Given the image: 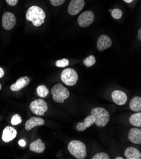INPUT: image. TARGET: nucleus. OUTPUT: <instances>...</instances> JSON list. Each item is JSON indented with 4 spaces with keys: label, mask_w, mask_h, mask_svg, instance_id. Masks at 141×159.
Segmentation results:
<instances>
[{
    "label": "nucleus",
    "mask_w": 141,
    "mask_h": 159,
    "mask_svg": "<svg viewBox=\"0 0 141 159\" xmlns=\"http://www.w3.org/2000/svg\"><path fill=\"white\" fill-rule=\"evenodd\" d=\"M96 58L93 55H90L86 58L84 60V64L87 67H90L93 66L96 63Z\"/></svg>",
    "instance_id": "obj_22"
},
{
    "label": "nucleus",
    "mask_w": 141,
    "mask_h": 159,
    "mask_svg": "<svg viewBox=\"0 0 141 159\" xmlns=\"http://www.w3.org/2000/svg\"><path fill=\"white\" fill-rule=\"evenodd\" d=\"M84 5V0H72L68 7V12L71 15H76L82 10Z\"/></svg>",
    "instance_id": "obj_9"
},
{
    "label": "nucleus",
    "mask_w": 141,
    "mask_h": 159,
    "mask_svg": "<svg viewBox=\"0 0 141 159\" xmlns=\"http://www.w3.org/2000/svg\"><path fill=\"white\" fill-rule=\"evenodd\" d=\"M95 14L92 11H86L78 18V24L81 27H87L92 24L95 20Z\"/></svg>",
    "instance_id": "obj_7"
},
{
    "label": "nucleus",
    "mask_w": 141,
    "mask_h": 159,
    "mask_svg": "<svg viewBox=\"0 0 141 159\" xmlns=\"http://www.w3.org/2000/svg\"><path fill=\"white\" fill-rule=\"evenodd\" d=\"M95 116L91 114V115L87 116L84 119L83 124L85 126V128L87 129V128H89V127H90L93 124H95Z\"/></svg>",
    "instance_id": "obj_21"
},
{
    "label": "nucleus",
    "mask_w": 141,
    "mask_h": 159,
    "mask_svg": "<svg viewBox=\"0 0 141 159\" xmlns=\"http://www.w3.org/2000/svg\"><path fill=\"white\" fill-rule=\"evenodd\" d=\"M76 128H77V129L78 131H83L86 129V128H85V126H84L83 122H79V124L77 125Z\"/></svg>",
    "instance_id": "obj_28"
},
{
    "label": "nucleus",
    "mask_w": 141,
    "mask_h": 159,
    "mask_svg": "<svg viewBox=\"0 0 141 159\" xmlns=\"http://www.w3.org/2000/svg\"><path fill=\"white\" fill-rule=\"evenodd\" d=\"M112 16L115 19H120L121 18L123 15V12L120 9L115 8L112 10Z\"/></svg>",
    "instance_id": "obj_24"
},
{
    "label": "nucleus",
    "mask_w": 141,
    "mask_h": 159,
    "mask_svg": "<svg viewBox=\"0 0 141 159\" xmlns=\"http://www.w3.org/2000/svg\"><path fill=\"white\" fill-rule=\"evenodd\" d=\"M19 145L22 147H25L26 145V143L25 141L24 140V139H20L19 141Z\"/></svg>",
    "instance_id": "obj_30"
},
{
    "label": "nucleus",
    "mask_w": 141,
    "mask_h": 159,
    "mask_svg": "<svg viewBox=\"0 0 141 159\" xmlns=\"http://www.w3.org/2000/svg\"><path fill=\"white\" fill-rule=\"evenodd\" d=\"M123 1L125 2H126V3H132L134 0H123Z\"/></svg>",
    "instance_id": "obj_33"
},
{
    "label": "nucleus",
    "mask_w": 141,
    "mask_h": 159,
    "mask_svg": "<svg viewBox=\"0 0 141 159\" xmlns=\"http://www.w3.org/2000/svg\"><path fill=\"white\" fill-rule=\"evenodd\" d=\"M17 132L12 127L7 126L4 129L2 134V139L5 143H8L16 138Z\"/></svg>",
    "instance_id": "obj_12"
},
{
    "label": "nucleus",
    "mask_w": 141,
    "mask_h": 159,
    "mask_svg": "<svg viewBox=\"0 0 141 159\" xmlns=\"http://www.w3.org/2000/svg\"><path fill=\"white\" fill-rule=\"evenodd\" d=\"M2 89V85H1V84H0V90Z\"/></svg>",
    "instance_id": "obj_35"
},
{
    "label": "nucleus",
    "mask_w": 141,
    "mask_h": 159,
    "mask_svg": "<svg viewBox=\"0 0 141 159\" xmlns=\"http://www.w3.org/2000/svg\"><path fill=\"white\" fill-rule=\"evenodd\" d=\"M55 65L58 67H67L69 65V61L67 58H64V59H61L58 60L56 61Z\"/></svg>",
    "instance_id": "obj_23"
},
{
    "label": "nucleus",
    "mask_w": 141,
    "mask_h": 159,
    "mask_svg": "<svg viewBox=\"0 0 141 159\" xmlns=\"http://www.w3.org/2000/svg\"><path fill=\"white\" fill-rule=\"evenodd\" d=\"M129 121L134 126L140 128L141 126V113L139 112L131 116L129 119Z\"/></svg>",
    "instance_id": "obj_19"
},
{
    "label": "nucleus",
    "mask_w": 141,
    "mask_h": 159,
    "mask_svg": "<svg viewBox=\"0 0 141 159\" xmlns=\"http://www.w3.org/2000/svg\"><path fill=\"white\" fill-rule=\"evenodd\" d=\"M16 17L13 13L7 11L5 12L2 18V25L6 30H11L16 24Z\"/></svg>",
    "instance_id": "obj_8"
},
{
    "label": "nucleus",
    "mask_w": 141,
    "mask_h": 159,
    "mask_svg": "<svg viewBox=\"0 0 141 159\" xmlns=\"http://www.w3.org/2000/svg\"><path fill=\"white\" fill-rule=\"evenodd\" d=\"M79 79L77 72L72 69L67 68L63 70L61 74V79L62 82L67 86H74Z\"/></svg>",
    "instance_id": "obj_5"
},
{
    "label": "nucleus",
    "mask_w": 141,
    "mask_h": 159,
    "mask_svg": "<svg viewBox=\"0 0 141 159\" xmlns=\"http://www.w3.org/2000/svg\"><path fill=\"white\" fill-rule=\"evenodd\" d=\"M69 152L78 159H84L87 155L86 147L84 143L78 140L71 141L68 146Z\"/></svg>",
    "instance_id": "obj_2"
},
{
    "label": "nucleus",
    "mask_w": 141,
    "mask_h": 159,
    "mask_svg": "<svg viewBox=\"0 0 141 159\" xmlns=\"http://www.w3.org/2000/svg\"><path fill=\"white\" fill-rule=\"evenodd\" d=\"M6 2L10 6H15L17 4L19 0H6Z\"/></svg>",
    "instance_id": "obj_29"
},
{
    "label": "nucleus",
    "mask_w": 141,
    "mask_h": 159,
    "mask_svg": "<svg viewBox=\"0 0 141 159\" xmlns=\"http://www.w3.org/2000/svg\"><path fill=\"white\" fill-rule=\"evenodd\" d=\"M48 105L46 102L42 99H37L31 102L30 109L34 114L38 116H42L48 110Z\"/></svg>",
    "instance_id": "obj_6"
},
{
    "label": "nucleus",
    "mask_w": 141,
    "mask_h": 159,
    "mask_svg": "<svg viewBox=\"0 0 141 159\" xmlns=\"http://www.w3.org/2000/svg\"><path fill=\"white\" fill-rule=\"evenodd\" d=\"M44 120L41 117H33L25 122V129L27 131H30L36 126H41L44 125Z\"/></svg>",
    "instance_id": "obj_14"
},
{
    "label": "nucleus",
    "mask_w": 141,
    "mask_h": 159,
    "mask_svg": "<svg viewBox=\"0 0 141 159\" xmlns=\"http://www.w3.org/2000/svg\"><path fill=\"white\" fill-rule=\"evenodd\" d=\"M51 94L55 102L61 103H64V100L67 99L70 96L68 89L60 83H58L53 87Z\"/></svg>",
    "instance_id": "obj_4"
},
{
    "label": "nucleus",
    "mask_w": 141,
    "mask_h": 159,
    "mask_svg": "<svg viewBox=\"0 0 141 159\" xmlns=\"http://www.w3.org/2000/svg\"><path fill=\"white\" fill-rule=\"evenodd\" d=\"M129 140L135 144H141V129L138 128H132L129 133Z\"/></svg>",
    "instance_id": "obj_15"
},
{
    "label": "nucleus",
    "mask_w": 141,
    "mask_h": 159,
    "mask_svg": "<svg viewBox=\"0 0 141 159\" xmlns=\"http://www.w3.org/2000/svg\"><path fill=\"white\" fill-rule=\"evenodd\" d=\"M22 118L19 114H15L11 119V123L13 125H16L20 124L22 122Z\"/></svg>",
    "instance_id": "obj_25"
},
{
    "label": "nucleus",
    "mask_w": 141,
    "mask_h": 159,
    "mask_svg": "<svg viewBox=\"0 0 141 159\" xmlns=\"http://www.w3.org/2000/svg\"><path fill=\"white\" fill-rule=\"evenodd\" d=\"M137 36H138V39H139V41H140L141 40V29H140L138 31V35H137Z\"/></svg>",
    "instance_id": "obj_32"
},
{
    "label": "nucleus",
    "mask_w": 141,
    "mask_h": 159,
    "mask_svg": "<svg viewBox=\"0 0 141 159\" xmlns=\"http://www.w3.org/2000/svg\"><path fill=\"white\" fill-rule=\"evenodd\" d=\"M130 108L134 112H140L141 110V98L140 97H135L130 100Z\"/></svg>",
    "instance_id": "obj_18"
},
{
    "label": "nucleus",
    "mask_w": 141,
    "mask_h": 159,
    "mask_svg": "<svg viewBox=\"0 0 141 159\" xmlns=\"http://www.w3.org/2000/svg\"><path fill=\"white\" fill-rule=\"evenodd\" d=\"M29 148L32 152L37 153H43L45 150V145L43 143L41 139H38L36 141L31 143Z\"/></svg>",
    "instance_id": "obj_16"
},
{
    "label": "nucleus",
    "mask_w": 141,
    "mask_h": 159,
    "mask_svg": "<svg viewBox=\"0 0 141 159\" xmlns=\"http://www.w3.org/2000/svg\"><path fill=\"white\" fill-rule=\"evenodd\" d=\"M4 74H5V72H4L3 69L2 67H0V78L3 77Z\"/></svg>",
    "instance_id": "obj_31"
},
{
    "label": "nucleus",
    "mask_w": 141,
    "mask_h": 159,
    "mask_svg": "<svg viewBox=\"0 0 141 159\" xmlns=\"http://www.w3.org/2000/svg\"><path fill=\"white\" fill-rule=\"evenodd\" d=\"M92 158V159H109L110 157H109V156L107 153L104 152H101L95 155Z\"/></svg>",
    "instance_id": "obj_26"
},
{
    "label": "nucleus",
    "mask_w": 141,
    "mask_h": 159,
    "mask_svg": "<svg viewBox=\"0 0 141 159\" xmlns=\"http://www.w3.org/2000/svg\"><path fill=\"white\" fill-rule=\"evenodd\" d=\"M112 44V41L109 36L106 35H101L98 38L97 42V47L99 51L103 52L109 48Z\"/></svg>",
    "instance_id": "obj_11"
},
{
    "label": "nucleus",
    "mask_w": 141,
    "mask_h": 159,
    "mask_svg": "<svg viewBox=\"0 0 141 159\" xmlns=\"http://www.w3.org/2000/svg\"><path fill=\"white\" fill-rule=\"evenodd\" d=\"M116 159H123V158H122L121 157H117Z\"/></svg>",
    "instance_id": "obj_34"
},
{
    "label": "nucleus",
    "mask_w": 141,
    "mask_h": 159,
    "mask_svg": "<svg viewBox=\"0 0 141 159\" xmlns=\"http://www.w3.org/2000/svg\"><path fill=\"white\" fill-rule=\"evenodd\" d=\"M30 83V79L28 77H22L19 78L18 80L15 82V83L13 84L11 87L10 89L13 91H19L23 89L24 88L26 87Z\"/></svg>",
    "instance_id": "obj_13"
},
{
    "label": "nucleus",
    "mask_w": 141,
    "mask_h": 159,
    "mask_svg": "<svg viewBox=\"0 0 141 159\" xmlns=\"http://www.w3.org/2000/svg\"><path fill=\"white\" fill-rule=\"evenodd\" d=\"M37 93L39 96L41 98H45L46 97L47 95L49 93L48 89L47 88L43 85L39 86L37 88Z\"/></svg>",
    "instance_id": "obj_20"
},
{
    "label": "nucleus",
    "mask_w": 141,
    "mask_h": 159,
    "mask_svg": "<svg viewBox=\"0 0 141 159\" xmlns=\"http://www.w3.org/2000/svg\"><path fill=\"white\" fill-rule=\"evenodd\" d=\"M125 156L127 159H140V152L134 147H129L125 152Z\"/></svg>",
    "instance_id": "obj_17"
},
{
    "label": "nucleus",
    "mask_w": 141,
    "mask_h": 159,
    "mask_svg": "<svg viewBox=\"0 0 141 159\" xmlns=\"http://www.w3.org/2000/svg\"><path fill=\"white\" fill-rule=\"evenodd\" d=\"M112 97L114 103L118 105H123L127 102V94L122 91H114L112 92Z\"/></svg>",
    "instance_id": "obj_10"
},
{
    "label": "nucleus",
    "mask_w": 141,
    "mask_h": 159,
    "mask_svg": "<svg viewBox=\"0 0 141 159\" xmlns=\"http://www.w3.org/2000/svg\"><path fill=\"white\" fill-rule=\"evenodd\" d=\"M52 5L57 7L64 4L66 0H50Z\"/></svg>",
    "instance_id": "obj_27"
},
{
    "label": "nucleus",
    "mask_w": 141,
    "mask_h": 159,
    "mask_svg": "<svg viewBox=\"0 0 141 159\" xmlns=\"http://www.w3.org/2000/svg\"><path fill=\"white\" fill-rule=\"evenodd\" d=\"M91 114L95 116V124L99 127H104L109 120V114L108 111L102 107H97L92 110Z\"/></svg>",
    "instance_id": "obj_3"
},
{
    "label": "nucleus",
    "mask_w": 141,
    "mask_h": 159,
    "mask_svg": "<svg viewBox=\"0 0 141 159\" xmlns=\"http://www.w3.org/2000/svg\"><path fill=\"white\" fill-rule=\"evenodd\" d=\"M26 19L30 21L36 27H39L44 23L46 13L44 11L37 6L30 7L25 15Z\"/></svg>",
    "instance_id": "obj_1"
}]
</instances>
